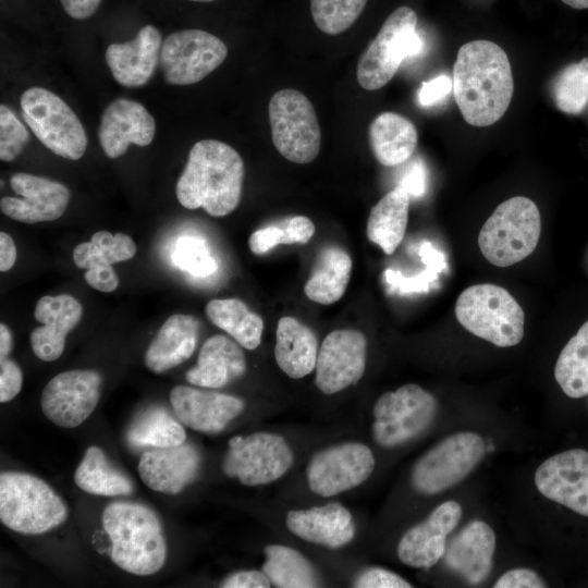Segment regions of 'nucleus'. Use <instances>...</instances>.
I'll use <instances>...</instances> for the list:
<instances>
[{
    "instance_id": "nucleus-1",
    "label": "nucleus",
    "mask_w": 588,
    "mask_h": 588,
    "mask_svg": "<svg viewBox=\"0 0 588 588\" xmlns=\"http://www.w3.org/2000/svg\"><path fill=\"white\" fill-rule=\"evenodd\" d=\"M452 85L456 105L468 124H494L509 109L514 91L507 54L490 40L464 44L454 62Z\"/></svg>"
},
{
    "instance_id": "nucleus-2",
    "label": "nucleus",
    "mask_w": 588,
    "mask_h": 588,
    "mask_svg": "<svg viewBox=\"0 0 588 588\" xmlns=\"http://www.w3.org/2000/svg\"><path fill=\"white\" fill-rule=\"evenodd\" d=\"M244 175V161L233 147L216 139L199 140L176 182V198L186 209L203 208L212 217H224L241 201Z\"/></svg>"
},
{
    "instance_id": "nucleus-3",
    "label": "nucleus",
    "mask_w": 588,
    "mask_h": 588,
    "mask_svg": "<svg viewBox=\"0 0 588 588\" xmlns=\"http://www.w3.org/2000/svg\"><path fill=\"white\" fill-rule=\"evenodd\" d=\"M102 526L111 540V560L121 569L138 576L159 572L167 559L161 523L148 506L113 502L102 512Z\"/></svg>"
},
{
    "instance_id": "nucleus-4",
    "label": "nucleus",
    "mask_w": 588,
    "mask_h": 588,
    "mask_svg": "<svg viewBox=\"0 0 588 588\" xmlns=\"http://www.w3.org/2000/svg\"><path fill=\"white\" fill-rule=\"evenodd\" d=\"M64 501L42 479L22 471L0 475V519L9 529L39 535L68 518Z\"/></svg>"
},
{
    "instance_id": "nucleus-5",
    "label": "nucleus",
    "mask_w": 588,
    "mask_h": 588,
    "mask_svg": "<svg viewBox=\"0 0 588 588\" xmlns=\"http://www.w3.org/2000/svg\"><path fill=\"white\" fill-rule=\"evenodd\" d=\"M455 316L467 331L499 347L514 346L524 336L522 307L505 289L495 284L465 289L456 299Z\"/></svg>"
},
{
    "instance_id": "nucleus-6",
    "label": "nucleus",
    "mask_w": 588,
    "mask_h": 588,
    "mask_svg": "<svg viewBox=\"0 0 588 588\" xmlns=\"http://www.w3.org/2000/svg\"><path fill=\"white\" fill-rule=\"evenodd\" d=\"M541 219L537 205L515 196L500 204L482 225L478 245L483 257L497 267H510L537 247Z\"/></svg>"
},
{
    "instance_id": "nucleus-7",
    "label": "nucleus",
    "mask_w": 588,
    "mask_h": 588,
    "mask_svg": "<svg viewBox=\"0 0 588 588\" xmlns=\"http://www.w3.org/2000/svg\"><path fill=\"white\" fill-rule=\"evenodd\" d=\"M416 27L417 15L409 7H400L388 16L357 63L356 77L364 89L382 88L405 59L421 51L424 42Z\"/></svg>"
},
{
    "instance_id": "nucleus-8",
    "label": "nucleus",
    "mask_w": 588,
    "mask_h": 588,
    "mask_svg": "<svg viewBox=\"0 0 588 588\" xmlns=\"http://www.w3.org/2000/svg\"><path fill=\"white\" fill-rule=\"evenodd\" d=\"M437 408L436 397L415 383L385 392L373 405L372 439L384 449L406 444L431 426Z\"/></svg>"
},
{
    "instance_id": "nucleus-9",
    "label": "nucleus",
    "mask_w": 588,
    "mask_h": 588,
    "mask_svg": "<svg viewBox=\"0 0 588 588\" xmlns=\"http://www.w3.org/2000/svg\"><path fill=\"white\" fill-rule=\"evenodd\" d=\"M20 105L26 124L45 147L69 160L84 156L87 136L83 124L58 95L30 87L22 94Z\"/></svg>"
},
{
    "instance_id": "nucleus-10",
    "label": "nucleus",
    "mask_w": 588,
    "mask_h": 588,
    "mask_svg": "<svg viewBox=\"0 0 588 588\" xmlns=\"http://www.w3.org/2000/svg\"><path fill=\"white\" fill-rule=\"evenodd\" d=\"M486 446L475 432L451 434L429 449L414 464L411 483L416 492L432 495L464 480L480 463Z\"/></svg>"
},
{
    "instance_id": "nucleus-11",
    "label": "nucleus",
    "mask_w": 588,
    "mask_h": 588,
    "mask_svg": "<svg viewBox=\"0 0 588 588\" xmlns=\"http://www.w3.org/2000/svg\"><path fill=\"white\" fill-rule=\"evenodd\" d=\"M272 142L289 161L306 164L320 150L321 132L310 100L296 89L273 94L268 106Z\"/></svg>"
},
{
    "instance_id": "nucleus-12",
    "label": "nucleus",
    "mask_w": 588,
    "mask_h": 588,
    "mask_svg": "<svg viewBox=\"0 0 588 588\" xmlns=\"http://www.w3.org/2000/svg\"><path fill=\"white\" fill-rule=\"evenodd\" d=\"M293 463L294 453L285 438L279 433L257 431L229 440L222 470L244 486L257 487L279 480Z\"/></svg>"
},
{
    "instance_id": "nucleus-13",
    "label": "nucleus",
    "mask_w": 588,
    "mask_h": 588,
    "mask_svg": "<svg viewBox=\"0 0 588 588\" xmlns=\"http://www.w3.org/2000/svg\"><path fill=\"white\" fill-rule=\"evenodd\" d=\"M226 56L219 37L203 29H181L163 39L160 66L167 84L192 85L219 68Z\"/></svg>"
},
{
    "instance_id": "nucleus-14",
    "label": "nucleus",
    "mask_w": 588,
    "mask_h": 588,
    "mask_svg": "<svg viewBox=\"0 0 588 588\" xmlns=\"http://www.w3.org/2000/svg\"><path fill=\"white\" fill-rule=\"evenodd\" d=\"M375 466V455L365 443L347 441L330 445L309 458L307 486L319 497H334L363 485Z\"/></svg>"
},
{
    "instance_id": "nucleus-15",
    "label": "nucleus",
    "mask_w": 588,
    "mask_h": 588,
    "mask_svg": "<svg viewBox=\"0 0 588 588\" xmlns=\"http://www.w3.org/2000/svg\"><path fill=\"white\" fill-rule=\"evenodd\" d=\"M101 376L90 369L63 371L42 390L41 411L46 418L62 428L83 424L100 397Z\"/></svg>"
},
{
    "instance_id": "nucleus-16",
    "label": "nucleus",
    "mask_w": 588,
    "mask_h": 588,
    "mask_svg": "<svg viewBox=\"0 0 588 588\" xmlns=\"http://www.w3.org/2000/svg\"><path fill=\"white\" fill-rule=\"evenodd\" d=\"M367 360V340L353 329L330 332L322 341L316 363L315 383L318 390L331 395L356 384L364 376Z\"/></svg>"
},
{
    "instance_id": "nucleus-17",
    "label": "nucleus",
    "mask_w": 588,
    "mask_h": 588,
    "mask_svg": "<svg viewBox=\"0 0 588 588\" xmlns=\"http://www.w3.org/2000/svg\"><path fill=\"white\" fill-rule=\"evenodd\" d=\"M535 483L547 499L588 517V451L573 449L546 460Z\"/></svg>"
},
{
    "instance_id": "nucleus-18",
    "label": "nucleus",
    "mask_w": 588,
    "mask_h": 588,
    "mask_svg": "<svg viewBox=\"0 0 588 588\" xmlns=\"http://www.w3.org/2000/svg\"><path fill=\"white\" fill-rule=\"evenodd\" d=\"M10 185L17 197H2L0 209L7 217L23 223L59 219L71 198L62 183L25 172L14 173Z\"/></svg>"
},
{
    "instance_id": "nucleus-19",
    "label": "nucleus",
    "mask_w": 588,
    "mask_h": 588,
    "mask_svg": "<svg viewBox=\"0 0 588 588\" xmlns=\"http://www.w3.org/2000/svg\"><path fill=\"white\" fill-rule=\"evenodd\" d=\"M462 512V506L452 500L437 506L402 536L396 549L400 561L414 568L436 565L445 553L446 538L457 526Z\"/></svg>"
},
{
    "instance_id": "nucleus-20",
    "label": "nucleus",
    "mask_w": 588,
    "mask_h": 588,
    "mask_svg": "<svg viewBox=\"0 0 588 588\" xmlns=\"http://www.w3.org/2000/svg\"><path fill=\"white\" fill-rule=\"evenodd\" d=\"M170 403L183 426L209 434L221 432L245 407L240 397L187 385L174 387Z\"/></svg>"
},
{
    "instance_id": "nucleus-21",
    "label": "nucleus",
    "mask_w": 588,
    "mask_h": 588,
    "mask_svg": "<svg viewBox=\"0 0 588 588\" xmlns=\"http://www.w3.org/2000/svg\"><path fill=\"white\" fill-rule=\"evenodd\" d=\"M156 133L154 117L135 100L115 99L107 106L100 119L98 139L108 158L126 152L130 145L148 146Z\"/></svg>"
},
{
    "instance_id": "nucleus-22",
    "label": "nucleus",
    "mask_w": 588,
    "mask_h": 588,
    "mask_svg": "<svg viewBox=\"0 0 588 588\" xmlns=\"http://www.w3.org/2000/svg\"><path fill=\"white\" fill-rule=\"evenodd\" d=\"M200 454L192 444L149 449L138 463L142 481L154 491L177 494L198 476Z\"/></svg>"
},
{
    "instance_id": "nucleus-23",
    "label": "nucleus",
    "mask_w": 588,
    "mask_h": 588,
    "mask_svg": "<svg viewBox=\"0 0 588 588\" xmlns=\"http://www.w3.org/2000/svg\"><path fill=\"white\" fill-rule=\"evenodd\" d=\"M285 526L297 538L332 550L347 546L356 535L352 513L336 502L291 510Z\"/></svg>"
},
{
    "instance_id": "nucleus-24",
    "label": "nucleus",
    "mask_w": 588,
    "mask_h": 588,
    "mask_svg": "<svg viewBox=\"0 0 588 588\" xmlns=\"http://www.w3.org/2000/svg\"><path fill=\"white\" fill-rule=\"evenodd\" d=\"M83 307L69 294L46 295L35 307V319L41 323L35 328L29 342L34 354L44 362L58 359L65 346V338L81 321Z\"/></svg>"
},
{
    "instance_id": "nucleus-25",
    "label": "nucleus",
    "mask_w": 588,
    "mask_h": 588,
    "mask_svg": "<svg viewBox=\"0 0 588 588\" xmlns=\"http://www.w3.org/2000/svg\"><path fill=\"white\" fill-rule=\"evenodd\" d=\"M161 46L160 32L148 24L132 40L109 45L106 62L120 85L140 87L149 82L160 63Z\"/></svg>"
},
{
    "instance_id": "nucleus-26",
    "label": "nucleus",
    "mask_w": 588,
    "mask_h": 588,
    "mask_svg": "<svg viewBox=\"0 0 588 588\" xmlns=\"http://www.w3.org/2000/svg\"><path fill=\"white\" fill-rule=\"evenodd\" d=\"M494 550L493 529L482 520H473L451 539L443 558L450 571L466 583L478 585L492 571Z\"/></svg>"
},
{
    "instance_id": "nucleus-27",
    "label": "nucleus",
    "mask_w": 588,
    "mask_h": 588,
    "mask_svg": "<svg viewBox=\"0 0 588 588\" xmlns=\"http://www.w3.org/2000/svg\"><path fill=\"white\" fill-rule=\"evenodd\" d=\"M246 367L241 345L225 335L217 334L203 344L197 365L187 370L185 378L196 387L219 389L241 378Z\"/></svg>"
},
{
    "instance_id": "nucleus-28",
    "label": "nucleus",
    "mask_w": 588,
    "mask_h": 588,
    "mask_svg": "<svg viewBox=\"0 0 588 588\" xmlns=\"http://www.w3.org/2000/svg\"><path fill=\"white\" fill-rule=\"evenodd\" d=\"M199 327V320L192 315L169 317L145 353L146 367L161 373L187 360L196 348Z\"/></svg>"
},
{
    "instance_id": "nucleus-29",
    "label": "nucleus",
    "mask_w": 588,
    "mask_h": 588,
    "mask_svg": "<svg viewBox=\"0 0 588 588\" xmlns=\"http://www.w3.org/2000/svg\"><path fill=\"white\" fill-rule=\"evenodd\" d=\"M314 331L294 317L280 318L275 332L274 358L279 368L292 379L313 372L318 357Z\"/></svg>"
},
{
    "instance_id": "nucleus-30",
    "label": "nucleus",
    "mask_w": 588,
    "mask_h": 588,
    "mask_svg": "<svg viewBox=\"0 0 588 588\" xmlns=\"http://www.w3.org/2000/svg\"><path fill=\"white\" fill-rule=\"evenodd\" d=\"M368 136L375 158L385 167L407 161L418 142L415 125L395 112H383L376 117L370 123Z\"/></svg>"
},
{
    "instance_id": "nucleus-31",
    "label": "nucleus",
    "mask_w": 588,
    "mask_h": 588,
    "mask_svg": "<svg viewBox=\"0 0 588 588\" xmlns=\"http://www.w3.org/2000/svg\"><path fill=\"white\" fill-rule=\"evenodd\" d=\"M409 199V194L402 186H397L370 209L367 237L387 255L393 254L404 238Z\"/></svg>"
},
{
    "instance_id": "nucleus-32",
    "label": "nucleus",
    "mask_w": 588,
    "mask_h": 588,
    "mask_svg": "<svg viewBox=\"0 0 588 588\" xmlns=\"http://www.w3.org/2000/svg\"><path fill=\"white\" fill-rule=\"evenodd\" d=\"M351 256L339 246L324 247L305 283L306 296L318 304L331 305L345 293L352 273Z\"/></svg>"
},
{
    "instance_id": "nucleus-33",
    "label": "nucleus",
    "mask_w": 588,
    "mask_h": 588,
    "mask_svg": "<svg viewBox=\"0 0 588 588\" xmlns=\"http://www.w3.org/2000/svg\"><path fill=\"white\" fill-rule=\"evenodd\" d=\"M74 482L83 491L100 497L130 495L134 490L130 478L115 468L96 445L85 451L74 473Z\"/></svg>"
},
{
    "instance_id": "nucleus-34",
    "label": "nucleus",
    "mask_w": 588,
    "mask_h": 588,
    "mask_svg": "<svg viewBox=\"0 0 588 588\" xmlns=\"http://www.w3.org/2000/svg\"><path fill=\"white\" fill-rule=\"evenodd\" d=\"M206 315L242 347L255 350L260 345L264 321L244 302L236 298L211 299L206 305Z\"/></svg>"
},
{
    "instance_id": "nucleus-35",
    "label": "nucleus",
    "mask_w": 588,
    "mask_h": 588,
    "mask_svg": "<svg viewBox=\"0 0 588 588\" xmlns=\"http://www.w3.org/2000/svg\"><path fill=\"white\" fill-rule=\"evenodd\" d=\"M262 571L279 588H309L318 586L313 564L296 549L274 543L264 549Z\"/></svg>"
},
{
    "instance_id": "nucleus-36",
    "label": "nucleus",
    "mask_w": 588,
    "mask_h": 588,
    "mask_svg": "<svg viewBox=\"0 0 588 588\" xmlns=\"http://www.w3.org/2000/svg\"><path fill=\"white\" fill-rule=\"evenodd\" d=\"M127 443L136 449L171 448L183 444V425L162 407H151L137 416L126 432Z\"/></svg>"
},
{
    "instance_id": "nucleus-37",
    "label": "nucleus",
    "mask_w": 588,
    "mask_h": 588,
    "mask_svg": "<svg viewBox=\"0 0 588 588\" xmlns=\"http://www.w3.org/2000/svg\"><path fill=\"white\" fill-rule=\"evenodd\" d=\"M554 378L562 391L572 399L588 394V320L561 351Z\"/></svg>"
},
{
    "instance_id": "nucleus-38",
    "label": "nucleus",
    "mask_w": 588,
    "mask_h": 588,
    "mask_svg": "<svg viewBox=\"0 0 588 588\" xmlns=\"http://www.w3.org/2000/svg\"><path fill=\"white\" fill-rule=\"evenodd\" d=\"M136 254V245L124 233L108 231L94 233L89 242L78 244L73 250V261L81 269H105L126 261Z\"/></svg>"
},
{
    "instance_id": "nucleus-39",
    "label": "nucleus",
    "mask_w": 588,
    "mask_h": 588,
    "mask_svg": "<svg viewBox=\"0 0 588 588\" xmlns=\"http://www.w3.org/2000/svg\"><path fill=\"white\" fill-rule=\"evenodd\" d=\"M556 108L567 114H579L588 105V57L562 69L551 84Z\"/></svg>"
},
{
    "instance_id": "nucleus-40",
    "label": "nucleus",
    "mask_w": 588,
    "mask_h": 588,
    "mask_svg": "<svg viewBox=\"0 0 588 588\" xmlns=\"http://www.w3.org/2000/svg\"><path fill=\"white\" fill-rule=\"evenodd\" d=\"M368 0H310L316 26L324 34L339 35L359 17Z\"/></svg>"
},
{
    "instance_id": "nucleus-41",
    "label": "nucleus",
    "mask_w": 588,
    "mask_h": 588,
    "mask_svg": "<svg viewBox=\"0 0 588 588\" xmlns=\"http://www.w3.org/2000/svg\"><path fill=\"white\" fill-rule=\"evenodd\" d=\"M172 261L180 269L195 277L210 275L218 268L206 243L196 236H183L176 241L172 252Z\"/></svg>"
},
{
    "instance_id": "nucleus-42",
    "label": "nucleus",
    "mask_w": 588,
    "mask_h": 588,
    "mask_svg": "<svg viewBox=\"0 0 588 588\" xmlns=\"http://www.w3.org/2000/svg\"><path fill=\"white\" fill-rule=\"evenodd\" d=\"M29 134L19 118L4 105L0 106V159L9 162L21 155Z\"/></svg>"
},
{
    "instance_id": "nucleus-43",
    "label": "nucleus",
    "mask_w": 588,
    "mask_h": 588,
    "mask_svg": "<svg viewBox=\"0 0 588 588\" xmlns=\"http://www.w3.org/2000/svg\"><path fill=\"white\" fill-rule=\"evenodd\" d=\"M357 588H411L412 585L399 574L382 567H368L353 581Z\"/></svg>"
},
{
    "instance_id": "nucleus-44",
    "label": "nucleus",
    "mask_w": 588,
    "mask_h": 588,
    "mask_svg": "<svg viewBox=\"0 0 588 588\" xmlns=\"http://www.w3.org/2000/svg\"><path fill=\"white\" fill-rule=\"evenodd\" d=\"M23 375L19 365L5 357L0 359V402L13 400L22 389Z\"/></svg>"
},
{
    "instance_id": "nucleus-45",
    "label": "nucleus",
    "mask_w": 588,
    "mask_h": 588,
    "mask_svg": "<svg viewBox=\"0 0 588 588\" xmlns=\"http://www.w3.org/2000/svg\"><path fill=\"white\" fill-rule=\"evenodd\" d=\"M494 588H544L542 578L529 568H513L501 575Z\"/></svg>"
},
{
    "instance_id": "nucleus-46",
    "label": "nucleus",
    "mask_w": 588,
    "mask_h": 588,
    "mask_svg": "<svg viewBox=\"0 0 588 588\" xmlns=\"http://www.w3.org/2000/svg\"><path fill=\"white\" fill-rule=\"evenodd\" d=\"M279 244H286L285 232L274 225L255 231L248 240L249 249L255 255H262Z\"/></svg>"
},
{
    "instance_id": "nucleus-47",
    "label": "nucleus",
    "mask_w": 588,
    "mask_h": 588,
    "mask_svg": "<svg viewBox=\"0 0 588 588\" xmlns=\"http://www.w3.org/2000/svg\"><path fill=\"white\" fill-rule=\"evenodd\" d=\"M453 89L452 81L446 75H439L422 83L418 91V101L422 107L438 103Z\"/></svg>"
},
{
    "instance_id": "nucleus-48",
    "label": "nucleus",
    "mask_w": 588,
    "mask_h": 588,
    "mask_svg": "<svg viewBox=\"0 0 588 588\" xmlns=\"http://www.w3.org/2000/svg\"><path fill=\"white\" fill-rule=\"evenodd\" d=\"M272 584L265 572L238 571L226 576L220 584L223 588H269Z\"/></svg>"
},
{
    "instance_id": "nucleus-49",
    "label": "nucleus",
    "mask_w": 588,
    "mask_h": 588,
    "mask_svg": "<svg viewBox=\"0 0 588 588\" xmlns=\"http://www.w3.org/2000/svg\"><path fill=\"white\" fill-rule=\"evenodd\" d=\"M286 244H306L315 234V224L305 216H295L283 228Z\"/></svg>"
},
{
    "instance_id": "nucleus-50",
    "label": "nucleus",
    "mask_w": 588,
    "mask_h": 588,
    "mask_svg": "<svg viewBox=\"0 0 588 588\" xmlns=\"http://www.w3.org/2000/svg\"><path fill=\"white\" fill-rule=\"evenodd\" d=\"M85 281L95 290L110 293L119 285V278L115 270L110 268L89 269L84 274Z\"/></svg>"
},
{
    "instance_id": "nucleus-51",
    "label": "nucleus",
    "mask_w": 588,
    "mask_h": 588,
    "mask_svg": "<svg viewBox=\"0 0 588 588\" xmlns=\"http://www.w3.org/2000/svg\"><path fill=\"white\" fill-rule=\"evenodd\" d=\"M401 186L416 197L422 196L426 191V171L420 161H415L405 173Z\"/></svg>"
},
{
    "instance_id": "nucleus-52",
    "label": "nucleus",
    "mask_w": 588,
    "mask_h": 588,
    "mask_svg": "<svg viewBox=\"0 0 588 588\" xmlns=\"http://www.w3.org/2000/svg\"><path fill=\"white\" fill-rule=\"evenodd\" d=\"M64 12L75 20H85L93 16L101 0H60Z\"/></svg>"
},
{
    "instance_id": "nucleus-53",
    "label": "nucleus",
    "mask_w": 588,
    "mask_h": 588,
    "mask_svg": "<svg viewBox=\"0 0 588 588\" xmlns=\"http://www.w3.org/2000/svg\"><path fill=\"white\" fill-rule=\"evenodd\" d=\"M16 260V247L13 238L5 232L0 233V270H10Z\"/></svg>"
},
{
    "instance_id": "nucleus-54",
    "label": "nucleus",
    "mask_w": 588,
    "mask_h": 588,
    "mask_svg": "<svg viewBox=\"0 0 588 588\" xmlns=\"http://www.w3.org/2000/svg\"><path fill=\"white\" fill-rule=\"evenodd\" d=\"M13 348V336L7 324L0 323V359L8 357Z\"/></svg>"
},
{
    "instance_id": "nucleus-55",
    "label": "nucleus",
    "mask_w": 588,
    "mask_h": 588,
    "mask_svg": "<svg viewBox=\"0 0 588 588\" xmlns=\"http://www.w3.org/2000/svg\"><path fill=\"white\" fill-rule=\"evenodd\" d=\"M568 7L577 10H584L588 8V0H561Z\"/></svg>"
},
{
    "instance_id": "nucleus-56",
    "label": "nucleus",
    "mask_w": 588,
    "mask_h": 588,
    "mask_svg": "<svg viewBox=\"0 0 588 588\" xmlns=\"http://www.w3.org/2000/svg\"><path fill=\"white\" fill-rule=\"evenodd\" d=\"M188 1H194V2H212V1H216V0H188Z\"/></svg>"
}]
</instances>
